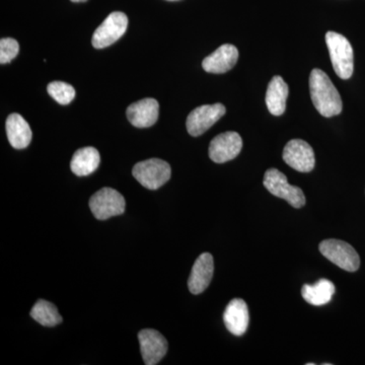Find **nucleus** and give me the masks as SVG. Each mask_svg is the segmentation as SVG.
Segmentation results:
<instances>
[{
  "instance_id": "obj_1",
  "label": "nucleus",
  "mask_w": 365,
  "mask_h": 365,
  "mask_svg": "<svg viewBox=\"0 0 365 365\" xmlns=\"http://www.w3.org/2000/svg\"><path fill=\"white\" fill-rule=\"evenodd\" d=\"M309 91L312 102L322 116L331 118L341 114L343 104L339 91L321 69L312 71L309 76Z\"/></svg>"
},
{
  "instance_id": "obj_2",
  "label": "nucleus",
  "mask_w": 365,
  "mask_h": 365,
  "mask_svg": "<svg viewBox=\"0 0 365 365\" xmlns=\"http://www.w3.org/2000/svg\"><path fill=\"white\" fill-rule=\"evenodd\" d=\"M326 43L336 74L342 79L351 78L354 71V54L349 41L341 34L328 32Z\"/></svg>"
},
{
  "instance_id": "obj_3",
  "label": "nucleus",
  "mask_w": 365,
  "mask_h": 365,
  "mask_svg": "<svg viewBox=\"0 0 365 365\" xmlns=\"http://www.w3.org/2000/svg\"><path fill=\"white\" fill-rule=\"evenodd\" d=\"M319 252L329 261L348 272H355L360 266L359 255L351 245L340 240H325L319 244Z\"/></svg>"
},
{
  "instance_id": "obj_4",
  "label": "nucleus",
  "mask_w": 365,
  "mask_h": 365,
  "mask_svg": "<svg viewBox=\"0 0 365 365\" xmlns=\"http://www.w3.org/2000/svg\"><path fill=\"white\" fill-rule=\"evenodd\" d=\"M132 174L144 188L157 190L169 181L172 170L169 163L165 160L150 158L136 163Z\"/></svg>"
},
{
  "instance_id": "obj_5",
  "label": "nucleus",
  "mask_w": 365,
  "mask_h": 365,
  "mask_svg": "<svg viewBox=\"0 0 365 365\" xmlns=\"http://www.w3.org/2000/svg\"><path fill=\"white\" fill-rule=\"evenodd\" d=\"M264 186L272 195L284 199L292 207L302 208L306 205V196L299 187L292 186L287 178L277 169H269L264 176Z\"/></svg>"
},
{
  "instance_id": "obj_6",
  "label": "nucleus",
  "mask_w": 365,
  "mask_h": 365,
  "mask_svg": "<svg viewBox=\"0 0 365 365\" xmlns=\"http://www.w3.org/2000/svg\"><path fill=\"white\" fill-rule=\"evenodd\" d=\"M126 202L124 197L116 190L103 188L91 196L90 208L98 220H109L113 216L124 213Z\"/></svg>"
},
{
  "instance_id": "obj_7",
  "label": "nucleus",
  "mask_w": 365,
  "mask_h": 365,
  "mask_svg": "<svg viewBox=\"0 0 365 365\" xmlns=\"http://www.w3.org/2000/svg\"><path fill=\"white\" fill-rule=\"evenodd\" d=\"M128 26V18L121 11H114L107 16L93 35V47L96 49H104L117 42L126 33Z\"/></svg>"
},
{
  "instance_id": "obj_8",
  "label": "nucleus",
  "mask_w": 365,
  "mask_h": 365,
  "mask_svg": "<svg viewBox=\"0 0 365 365\" xmlns=\"http://www.w3.org/2000/svg\"><path fill=\"white\" fill-rule=\"evenodd\" d=\"M225 106L222 104L204 105L197 107L187 118L186 126L190 135L200 136L225 116Z\"/></svg>"
},
{
  "instance_id": "obj_9",
  "label": "nucleus",
  "mask_w": 365,
  "mask_h": 365,
  "mask_svg": "<svg viewBox=\"0 0 365 365\" xmlns=\"http://www.w3.org/2000/svg\"><path fill=\"white\" fill-rule=\"evenodd\" d=\"M282 157L290 168L300 173L312 172L316 165L313 148L302 139L290 140L285 145Z\"/></svg>"
},
{
  "instance_id": "obj_10",
  "label": "nucleus",
  "mask_w": 365,
  "mask_h": 365,
  "mask_svg": "<svg viewBox=\"0 0 365 365\" xmlns=\"http://www.w3.org/2000/svg\"><path fill=\"white\" fill-rule=\"evenodd\" d=\"M242 148V139L237 132L228 131L212 139L209 145V158L216 163L234 160Z\"/></svg>"
},
{
  "instance_id": "obj_11",
  "label": "nucleus",
  "mask_w": 365,
  "mask_h": 365,
  "mask_svg": "<svg viewBox=\"0 0 365 365\" xmlns=\"http://www.w3.org/2000/svg\"><path fill=\"white\" fill-rule=\"evenodd\" d=\"M141 355L144 364L155 365L167 354L168 342L158 331L145 329L138 334Z\"/></svg>"
},
{
  "instance_id": "obj_12",
  "label": "nucleus",
  "mask_w": 365,
  "mask_h": 365,
  "mask_svg": "<svg viewBox=\"0 0 365 365\" xmlns=\"http://www.w3.org/2000/svg\"><path fill=\"white\" fill-rule=\"evenodd\" d=\"M215 272L212 255L203 253L197 258L192 268L188 280V287L192 294H202L210 284Z\"/></svg>"
},
{
  "instance_id": "obj_13",
  "label": "nucleus",
  "mask_w": 365,
  "mask_h": 365,
  "mask_svg": "<svg viewBox=\"0 0 365 365\" xmlns=\"http://www.w3.org/2000/svg\"><path fill=\"white\" fill-rule=\"evenodd\" d=\"M160 105L157 100L146 98L133 103L127 109V118L137 128H148L157 123Z\"/></svg>"
},
{
  "instance_id": "obj_14",
  "label": "nucleus",
  "mask_w": 365,
  "mask_h": 365,
  "mask_svg": "<svg viewBox=\"0 0 365 365\" xmlns=\"http://www.w3.org/2000/svg\"><path fill=\"white\" fill-rule=\"evenodd\" d=\"M237 59L239 51L237 47L232 44H225L203 60L202 67L209 73H225L234 68Z\"/></svg>"
},
{
  "instance_id": "obj_15",
  "label": "nucleus",
  "mask_w": 365,
  "mask_h": 365,
  "mask_svg": "<svg viewBox=\"0 0 365 365\" xmlns=\"http://www.w3.org/2000/svg\"><path fill=\"white\" fill-rule=\"evenodd\" d=\"M223 321L232 335L237 337L244 335L250 323L249 309L246 302L241 299H232L223 313Z\"/></svg>"
},
{
  "instance_id": "obj_16",
  "label": "nucleus",
  "mask_w": 365,
  "mask_h": 365,
  "mask_svg": "<svg viewBox=\"0 0 365 365\" xmlns=\"http://www.w3.org/2000/svg\"><path fill=\"white\" fill-rule=\"evenodd\" d=\"M6 129L7 138L14 148L24 150L30 145L32 130L30 125L20 114L14 113L7 117Z\"/></svg>"
},
{
  "instance_id": "obj_17",
  "label": "nucleus",
  "mask_w": 365,
  "mask_h": 365,
  "mask_svg": "<svg viewBox=\"0 0 365 365\" xmlns=\"http://www.w3.org/2000/svg\"><path fill=\"white\" fill-rule=\"evenodd\" d=\"M288 93L289 90L284 79L281 76H274L269 83L267 93H266V105L269 112L274 116H281L284 114Z\"/></svg>"
},
{
  "instance_id": "obj_18",
  "label": "nucleus",
  "mask_w": 365,
  "mask_h": 365,
  "mask_svg": "<svg viewBox=\"0 0 365 365\" xmlns=\"http://www.w3.org/2000/svg\"><path fill=\"white\" fill-rule=\"evenodd\" d=\"M100 153L95 148H83L76 150L72 157L71 168L76 176L85 177L93 174L100 165Z\"/></svg>"
},
{
  "instance_id": "obj_19",
  "label": "nucleus",
  "mask_w": 365,
  "mask_h": 365,
  "mask_svg": "<svg viewBox=\"0 0 365 365\" xmlns=\"http://www.w3.org/2000/svg\"><path fill=\"white\" fill-rule=\"evenodd\" d=\"M336 288L332 281L319 279L313 285L304 284L302 287V294L304 299L313 306H325L332 300Z\"/></svg>"
},
{
  "instance_id": "obj_20",
  "label": "nucleus",
  "mask_w": 365,
  "mask_h": 365,
  "mask_svg": "<svg viewBox=\"0 0 365 365\" xmlns=\"http://www.w3.org/2000/svg\"><path fill=\"white\" fill-rule=\"evenodd\" d=\"M31 317L44 327H54L62 323V317L57 307L44 299L36 302L31 311Z\"/></svg>"
},
{
  "instance_id": "obj_21",
  "label": "nucleus",
  "mask_w": 365,
  "mask_h": 365,
  "mask_svg": "<svg viewBox=\"0 0 365 365\" xmlns=\"http://www.w3.org/2000/svg\"><path fill=\"white\" fill-rule=\"evenodd\" d=\"M50 96L60 105H68L76 97V90L73 86L63 81H53L47 86Z\"/></svg>"
},
{
  "instance_id": "obj_22",
  "label": "nucleus",
  "mask_w": 365,
  "mask_h": 365,
  "mask_svg": "<svg viewBox=\"0 0 365 365\" xmlns=\"http://www.w3.org/2000/svg\"><path fill=\"white\" fill-rule=\"evenodd\" d=\"M20 52L18 41L13 38H4L0 41V63L6 64L13 61Z\"/></svg>"
},
{
  "instance_id": "obj_23",
  "label": "nucleus",
  "mask_w": 365,
  "mask_h": 365,
  "mask_svg": "<svg viewBox=\"0 0 365 365\" xmlns=\"http://www.w3.org/2000/svg\"><path fill=\"white\" fill-rule=\"evenodd\" d=\"M72 2H85L86 0H71Z\"/></svg>"
},
{
  "instance_id": "obj_24",
  "label": "nucleus",
  "mask_w": 365,
  "mask_h": 365,
  "mask_svg": "<svg viewBox=\"0 0 365 365\" xmlns=\"http://www.w3.org/2000/svg\"><path fill=\"white\" fill-rule=\"evenodd\" d=\"M170 1H175V0H170Z\"/></svg>"
}]
</instances>
